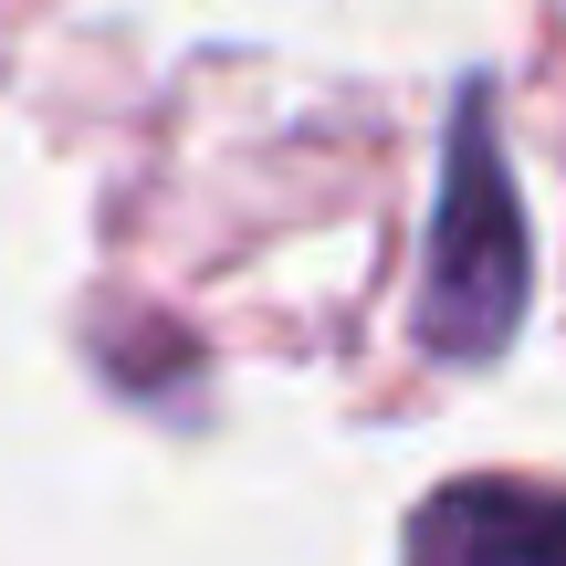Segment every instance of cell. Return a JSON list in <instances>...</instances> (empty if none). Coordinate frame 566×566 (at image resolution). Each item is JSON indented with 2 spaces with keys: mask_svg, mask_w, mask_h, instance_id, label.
I'll return each mask as SVG.
<instances>
[{
  "mask_svg": "<svg viewBox=\"0 0 566 566\" xmlns=\"http://www.w3.org/2000/svg\"><path fill=\"white\" fill-rule=\"evenodd\" d=\"M525 315V210H514L504 147H493V95L462 84L441 158V221H430V283H420V346L451 367L493 357Z\"/></svg>",
  "mask_w": 566,
  "mask_h": 566,
  "instance_id": "cell-1",
  "label": "cell"
},
{
  "mask_svg": "<svg viewBox=\"0 0 566 566\" xmlns=\"http://www.w3.org/2000/svg\"><path fill=\"white\" fill-rule=\"evenodd\" d=\"M409 566H566L556 483H451L409 525Z\"/></svg>",
  "mask_w": 566,
  "mask_h": 566,
  "instance_id": "cell-2",
  "label": "cell"
}]
</instances>
